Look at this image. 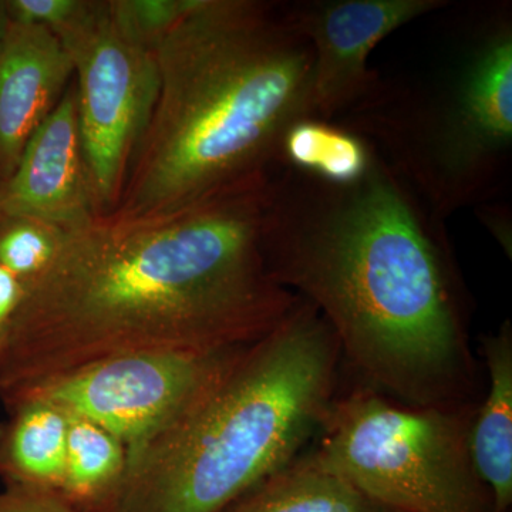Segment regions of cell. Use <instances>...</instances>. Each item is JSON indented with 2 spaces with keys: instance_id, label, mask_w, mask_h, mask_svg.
<instances>
[{
  "instance_id": "8",
  "label": "cell",
  "mask_w": 512,
  "mask_h": 512,
  "mask_svg": "<svg viewBox=\"0 0 512 512\" xmlns=\"http://www.w3.org/2000/svg\"><path fill=\"white\" fill-rule=\"evenodd\" d=\"M244 348L111 357L28 390L6 407L43 400L92 421L128 450L177 416Z\"/></svg>"
},
{
  "instance_id": "3",
  "label": "cell",
  "mask_w": 512,
  "mask_h": 512,
  "mask_svg": "<svg viewBox=\"0 0 512 512\" xmlns=\"http://www.w3.org/2000/svg\"><path fill=\"white\" fill-rule=\"evenodd\" d=\"M156 59V104L114 212L177 210L271 174L286 130L316 117L311 45L281 2L198 0Z\"/></svg>"
},
{
  "instance_id": "4",
  "label": "cell",
  "mask_w": 512,
  "mask_h": 512,
  "mask_svg": "<svg viewBox=\"0 0 512 512\" xmlns=\"http://www.w3.org/2000/svg\"><path fill=\"white\" fill-rule=\"evenodd\" d=\"M339 343L299 298L177 416L128 448L119 483L84 512H224L288 467L336 397Z\"/></svg>"
},
{
  "instance_id": "23",
  "label": "cell",
  "mask_w": 512,
  "mask_h": 512,
  "mask_svg": "<svg viewBox=\"0 0 512 512\" xmlns=\"http://www.w3.org/2000/svg\"><path fill=\"white\" fill-rule=\"evenodd\" d=\"M12 25L9 18L8 8H6V0H0V40L6 36Z\"/></svg>"
},
{
  "instance_id": "10",
  "label": "cell",
  "mask_w": 512,
  "mask_h": 512,
  "mask_svg": "<svg viewBox=\"0 0 512 512\" xmlns=\"http://www.w3.org/2000/svg\"><path fill=\"white\" fill-rule=\"evenodd\" d=\"M99 214L84 163L73 83L26 144L15 171L0 183V220L30 218L69 232Z\"/></svg>"
},
{
  "instance_id": "11",
  "label": "cell",
  "mask_w": 512,
  "mask_h": 512,
  "mask_svg": "<svg viewBox=\"0 0 512 512\" xmlns=\"http://www.w3.org/2000/svg\"><path fill=\"white\" fill-rule=\"evenodd\" d=\"M73 74L72 60L50 30L10 25L0 40V183L15 171Z\"/></svg>"
},
{
  "instance_id": "6",
  "label": "cell",
  "mask_w": 512,
  "mask_h": 512,
  "mask_svg": "<svg viewBox=\"0 0 512 512\" xmlns=\"http://www.w3.org/2000/svg\"><path fill=\"white\" fill-rule=\"evenodd\" d=\"M471 419L468 406H404L357 387L330 403L313 453L387 510L485 512L487 488L468 448Z\"/></svg>"
},
{
  "instance_id": "1",
  "label": "cell",
  "mask_w": 512,
  "mask_h": 512,
  "mask_svg": "<svg viewBox=\"0 0 512 512\" xmlns=\"http://www.w3.org/2000/svg\"><path fill=\"white\" fill-rule=\"evenodd\" d=\"M271 174L177 210L106 212L64 232L26 282L0 352V399L111 357L252 345L292 311L266 265Z\"/></svg>"
},
{
  "instance_id": "19",
  "label": "cell",
  "mask_w": 512,
  "mask_h": 512,
  "mask_svg": "<svg viewBox=\"0 0 512 512\" xmlns=\"http://www.w3.org/2000/svg\"><path fill=\"white\" fill-rule=\"evenodd\" d=\"M90 0H6L10 22L62 35L89 9Z\"/></svg>"
},
{
  "instance_id": "15",
  "label": "cell",
  "mask_w": 512,
  "mask_h": 512,
  "mask_svg": "<svg viewBox=\"0 0 512 512\" xmlns=\"http://www.w3.org/2000/svg\"><path fill=\"white\" fill-rule=\"evenodd\" d=\"M375 148L342 124L308 117L286 130L279 164L335 184L360 180L369 170Z\"/></svg>"
},
{
  "instance_id": "22",
  "label": "cell",
  "mask_w": 512,
  "mask_h": 512,
  "mask_svg": "<svg viewBox=\"0 0 512 512\" xmlns=\"http://www.w3.org/2000/svg\"><path fill=\"white\" fill-rule=\"evenodd\" d=\"M477 210L480 211L481 221L484 222L488 231L494 235L498 244L504 249L505 255L511 258L512 255V224L511 212L507 210L505 205L487 204L478 205Z\"/></svg>"
},
{
  "instance_id": "16",
  "label": "cell",
  "mask_w": 512,
  "mask_h": 512,
  "mask_svg": "<svg viewBox=\"0 0 512 512\" xmlns=\"http://www.w3.org/2000/svg\"><path fill=\"white\" fill-rule=\"evenodd\" d=\"M126 461L127 448L117 437L92 421L70 417L64 476L57 493L87 511L119 483Z\"/></svg>"
},
{
  "instance_id": "18",
  "label": "cell",
  "mask_w": 512,
  "mask_h": 512,
  "mask_svg": "<svg viewBox=\"0 0 512 512\" xmlns=\"http://www.w3.org/2000/svg\"><path fill=\"white\" fill-rule=\"evenodd\" d=\"M197 3L198 0H109L117 26L153 50Z\"/></svg>"
},
{
  "instance_id": "9",
  "label": "cell",
  "mask_w": 512,
  "mask_h": 512,
  "mask_svg": "<svg viewBox=\"0 0 512 512\" xmlns=\"http://www.w3.org/2000/svg\"><path fill=\"white\" fill-rule=\"evenodd\" d=\"M447 0H298L281 2L313 53L312 99L318 119L338 121L376 89L375 47L394 30L429 16Z\"/></svg>"
},
{
  "instance_id": "12",
  "label": "cell",
  "mask_w": 512,
  "mask_h": 512,
  "mask_svg": "<svg viewBox=\"0 0 512 512\" xmlns=\"http://www.w3.org/2000/svg\"><path fill=\"white\" fill-rule=\"evenodd\" d=\"M488 370V392L473 413L468 436L471 461L487 488L493 512L512 504V328L505 320L497 333L481 338Z\"/></svg>"
},
{
  "instance_id": "21",
  "label": "cell",
  "mask_w": 512,
  "mask_h": 512,
  "mask_svg": "<svg viewBox=\"0 0 512 512\" xmlns=\"http://www.w3.org/2000/svg\"><path fill=\"white\" fill-rule=\"evenodd\" d=\"M23 293V282L0 266V352L8 338L10 325L22 302Z\"/></svg>"
},
{
  "instance_id": "17",
  "label": "cell",
  "mask_w": 512,
  "mask_h": 512,
  "mask_svg": "<svg viewBox=\"0 0 512 512\" xmlns=\"http://www.w3.org/2000/svg\"><path fill=\"white\" fill-rule=\"evenodd\" d=\"M63 235L59 228L30 218L0 220V266L25 285L52 262Z\"/></svg>"
},
{
  "instance_id": "2",
  "label": "cell",
  "mask_w": 512,
  "mask_h": 512,
  "mask_svg": "<svg viewBox=\"0 0 512 512\" xmlns=\"http://www.w3.org/2000/svg\"><path fill=\"white\" fill-rule=\"evenodd\" d=\"M443 224L376 150L355 183L281 164L269 181V272L325 319L367 387L404 406H470L466 305Z\"/></svg>"
},
{
  "instance_id": "14",
  "label": "cell",
  "mask_w": 512,
  "mask_h": 512,
  "mask_svg": "<svg viewBox=\"0 0 512 512\" xmlns=\"http://www.w3.org/2000/svg\"><path fill=\"white\" fill-rule=\"evenodd\" d=\"M224 512H393L329 470L315 453L299 456Z\"/></svg>"
},
{
  "instance_id": "7",
  "label": "cell",
  "mask_w": 512,
  "mask_h": 512,
  "mask_svg": "<svg viewBox=\"0 0 512 512\" xmlns=\"http://www.w3.org/2000/svg\"><path fill=\"white\" fill-rule=\"evenodd\" d=\"M73 64L84 163L100 214L114 210L158 93L156 50L128 37L109 0L57 36Z\"/></svg>"
},
{
  "instance_id": "20",
  "label": "cell",
  "mask_w": 512,
  "mask_h": 512,
  "mask_svg": "<svg viewBox=\"0 0 512 512\" xmlns=\"http://www.w3.org/2000/svg\"><path fill=\"white\" fill-rule=\"evenodd\" d=\"M0 512H84L49 488L6 484L0 491Z\"/></svg>"
},
{
  "instance_id": "5",
  "label": "cell",
  "mask_w": 512,
  "mask_h": 512,
  "mask_svg": "<svg viewBox=\"0 0 512 512\" xmlns=\"http://www.w3.org/2000/svg\"><path fill=\"white\" fill-rule=\"evenodd\" d=\"M419 69L383 79L342 124L437 218L493 201L512 158V6L450 5Z\"/></svg>"
},
{
  "instance_id": "13",
  "label": "cell",
  "mask_w": 512,
  "mask_h": 512,
  "mask_svg": "<svg viewBox=\"0 0 512 512\" xmlns=\"http://www.w3.org/2000/svg\"><path fill=\"white\" fill-rule=\"evenodd\" d=\"M0 430V476L6 484L60 490L70 417L43 400L10 407Z\"/></svg>"
}]
</instances>
